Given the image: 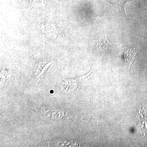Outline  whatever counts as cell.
<instances>
[{"instance_id": "6da1fadb", "label": "cell", "mask_w": 147, "mask_h": 147, "mask_svg": "<svg viewBox=\"0 0 147 147\" xmlns=\"http://www.w3.org/2000/svg\"><path fill=\"white\" fill-rule=\"evenodd\" d=\"M113 47V45L109 42L105 32H101L100 36L95 42V47L100 53L110 51Z\"/></svg>"}, {"instance_id": "7a4b0ae2", "label": "cell", "mask_w": 147, "mask_h": 147, "mask_svg": "<svg viewBox=\"0 0 147 147\" xmlns=\"http://www.w3.org/2000/svg\"><path fill=\"white\" fill-rule=\"evenodd\" d=\"M138 54L137 47L128 49L125 51L123 55V59L125 65L127 69H130L131 65Z\"/></svg>"}, {"instance_id": "3957f363", "label": "cell", "mask_w": 147, "mask_h": 147, "mask_svg": "<svg viewBox=\"0 0 147 147\" xmlns=\"http://www.w3.org/2000/svg\"><path fill=\"white\" fill-rule=\"evenodd\" d=\"M54 61H43L38 63L37 65V67L36 69L35 75L37 79H38L40 76L42 75L44 72L47 70V68Z\"/></svg>"}]
</instances>
